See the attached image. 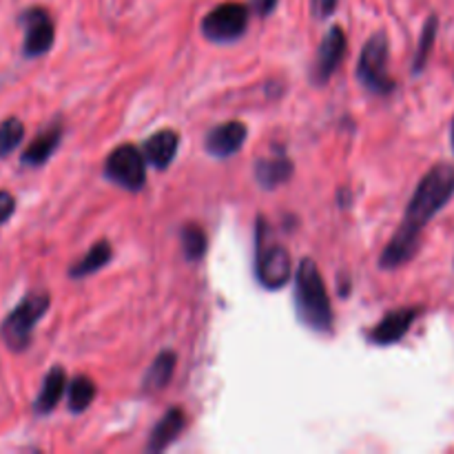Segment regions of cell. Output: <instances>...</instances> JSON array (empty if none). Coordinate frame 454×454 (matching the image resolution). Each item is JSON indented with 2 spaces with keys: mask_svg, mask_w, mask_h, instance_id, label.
<instances>
[{
  "mask_svg": "<svg viewBox=\"0 0 454 454\" xmlns=\"http://www.w3.org/2000/svg\"><path fill=\"white\" fill-rule=\"evenodd\" d=\"M454 198V167L448 162L434 164L415 189L411 204L406 208L402 226L393 235L388 247L381 253L380 266L386 270H395L408 264L417 255L421 244V233L428 222L448 207Z\"/></svg>",
  "mask_w": 454,
  "mask_h": 454,
  "instance_id": "1",
  "label": "cell"
},
{
  "mask_svg": "<svg viewBox=\"0 0 454 454\" xmlns=\"http://www.w3.org/2000/svg\"><path fill=\"white\" fill-rule=\"evenodd\" d=\"M295 306L300 319L310 331H333V306L331 300H328L326 284H324L317 264L310 257L301 260L300 269H297Z\"/></svg>",
  "mask_w": 454,
  "mask_h": 454,
  "instance_id": "2",
  "label": "cell"
},
{
  "mask_svg": "<svg viewBox=\"0 0 454 454\" xmlns=\"http://www.w3.org/2000/svg\"><path fill=\"white\" fill-rule=\"evenodd\" d=\"M49 306H51L49 293H29V295L7 315V319H4L3 326H0V335H3V341L7 344L9 350L22 353V350L29 348L35 324L44 317Z\"/></svg>",
  "mask_w": 454,
  "mask_h": 454,
  "instance_id": "3",
  "label": "cell"
},
{
  "mask_svg": "<svg viewBox=\"0 0 454 454\" xmlns=\"http://www.w3.org/2000/svg\"><path fill=\"white\" fill-rule=\"evenodd\" d=\"M293 273L291 253L278 242H269V226L262 220L257 222V244H255V275L260 284L269 291L286 286Z\"/></svg>",
  "mask_w": 454,
  "mask_h": 454,
  "instance_id": "4",
  "label": "cell"
},
{
  "mask_svg": "<svg viewBox=\"0 0 454 454\" xmlns=\"http://www.w3.org/2000/svg\"><path fill=\"white\" fill-rule=\"evenodd\" d=\"M388 56L390 47L386 31H377L375 35H371L359 56V82L377 96H390L395 91V80L388 75Z\"/></svg>",
  "mask_w": 454,
  "mask_h": 454,
  "instance_id": "5",
  "label": "cell"
},
{
  "mask_svg": "<svg viewBox=\"0 0 454 454\" xmlns=\"http://www.w3.org/2000/svg\"><path fill=\"white\" fill-rule=\"evenodd\" d=\"M105 176L127 191H140L146 182L145 153L137 146L122 145L105 162Z\"/></svg>",
  "mask_w": 454,
  "mask_h": 454,
  "instance_id": "6",
  "label": "cell"
},
{
  "mask_svg": "<svg viewBox=\"0 0 454 454\" xmlns=\"http://www.w3.org/2000/svg\"><path fill=\"white\" fill-rule=\"evenodd\" d=\"M248 7L242 3H222L204 18L202 31L213 43H233L247 31Z\"/></svg>",
  "mask_w": 454,
  "mask_h": 454,
  "instance_id": "7",
  "label": "cell"
},
{
  "mask_svg": "<svg viewBox=\"0 0 454 454\" xmlns=\"http://www.w3.org/2000/svg\"><path fill=\"white\" fill-rule=\"evenodd\" d=\"M22 25H25V44L22 51L27 58H38L51 49L56 31H53V20L44 9H27L22 13Z\"/></svg>",
  "mask_w": 454,
  "mask_h": 454,
  "instance_id": "8",
  "label": "cell"
},
{
  "mask_svg": "<svg viewBox=\"0 0 454 454\" xmlns=\"http://www.w3.org/2000/svg\"><path fill=\"white\" fill-rule=\"evenodd\" d=\"M346 53V34L341 27H333L326 34V38L319 44L317 58H315L313 74H310V80L315 84H326L331 80V75L335 74L337 67H340L341 58Z\"/></svg>",
  "mask_w": 454,
  "mask_h": 454,
  "instance_id": "9",
  "label": "cell"
},
{
  "mask_svg": "<svg viewBox=\"0 0 454 454\" xmlns=\"http://www.w3.org/2000/svg\"><path fill=\"white\" fill-rule=\"evenodd\" d=\"M424 313L421 306H406V309L390 310L380 324L371 331V341L377 346H390L397 344L399 340L408 335L412 324L419 319V315Z\"/></svg>",
  "mask_w": 454,
  "mask_h": 454,
  "instance_id": "10",
  "label": "cell"
},
{
  "mask_svg": "<svg viewBox=\"0 0 454 454\" xmlns=\"http://www.w3.org/2000/svg\"><path fill=\"white\" fill-rule=\"evenodd\" d=\"M244 140H247V127L233 120V122H224L213 129V131H208L204 146L215 158H229V155L238 153L242 149Z\"/></svg>",
  "mask_w": 454,
  "mask_h": 454,
  "instance_id": "11",
  "label": "cell"
},
{
  "mask_svg": "<svg viewBox=\"0 0 454 454\" xmlns=\"http://www.w3.org/2000/svg\"><path fill=\"white\" fill-rule=\"evenodd\" d=\"M177 145H180L177 133L171 131V129H162V131L153 133V136L145 142V158L149 160L155 168L164 171V168L173 162V158H176Z\"/></svg>",
  "mask_w": 454,
  "mask_h": 454,
  "instance_id": "12",
  "label": "cell"
},
{
  "mask_svg": "<svg viewBox=\"0 0 454 454\" xmlns=\"http://www.w3.org/2000/svg\"><path fill=\"white\" fill-rule=\"evenodd\" d=\"M60 137H62V124L60 122L49 124V127L44 129V131H40L38 136H35V140L27 146L20 162L25 164V167H40V164H44L53 155L56 146L60 145Z\"/></svg>",
  "mask_w": 454,
  "mask_h": 454,
  "instance_id": "13",
  "label": "cell"
},
{
  "mask_svg": "<svg viewBox=\"0 0 454 454\" xmlns=\"http://www.w3.org/2000/svg\"><path fill=\"white\" fill-rule=\"evenodd\" d=\"M184 426H186L184 411H180V408H171V411H168L167 415L160 419V424L155 426L153 433H151V439H149V446H146V450H149V452H162L164 448L171 446V443L176 442L177 437H180V433L184 430Z\"/></svg>",
  "mask_w": 454,
  "mask_h": 454,
  "instance_id": "14",
  "label": "cell"
},
{
  "mask_svg": "<svg viewBox=\"0 0 454 454\" xmlns=\"http://www.w3.org/2000/svg\"><path fill=\"white\" fill-rule=\"evenodd\" d=\"M291 176L293 162L284 155H275V158H264L255 162V177L264 189H275V186L291 180Z\"/></svg>",
  "mask_w": 454,
  "mask_h": 454,
  "instance_id": "15",
  "label": "cell"
},
{
  "mask_svg": "<svg viewBox=\"0 0 454 454\" xmlns=\"http://www.w3.org/2000/svg\"><path fill=\"white\" fill-rule=\"evenodd\" d=\"M65 388H67V375L60 366H56L53 371H49L47 377H44L43 390H40L34 406L35 415H49V412L58 406V402L62 399Z\"/></svg>",
  "mask_w": 454,
  "mask_h": 454,
  "instance_id": "16",
  "label": "cell"
},
{
  "mask_svg": "<svg viewBox=\"0 0 454 454\" xmlns=\"http://www.w3.org/2000/svg\"><path fill=\"white\" fill-rule=\"evenodd\" d=\"M176 353H171V350H164V353H160L158 357H155V362L151 364L149 372H146L145 377V384H142V390L145 393H160V390H164L168 386V381H171L173 372H176Z\"/></svg>",
  "mask_w": 454,
  "mask_h": 454,
  "instance_id": "17",
  "label": "cell"
},
{
  "mask_svg": "<svg viewBox=\"0 0 454 454\" xmlns=\"http://www.w3.org/2000/svg\"><path fill=\"white\" fill-rule=\"evenodd\" d=\"M109 260H111V247H109V242H105V239H102V242L93 244L91 251H89L87 255L78 262V264L71 266L69 275L71 278H87V275L96 273V270H100L102 266L109 264Z\"/></svg>",
  "mask_w": 454,
  "mask_h": 454,
  "instance_id": "18",
  "label": "cell"
},
{
  "mask_svg": "<svg viewBox=\"0 0 454 454\" xmlns=\"http://www.w3.org/2000/svg\"><path fill=\"white\" fill-rule=\"evenodd\" d=\"M437 29H439V16L437 13H430L428 20H426L424 29H421L419 47H417L415 60H412V74L419 75L426 69L430 60V53H433V44L437 40Z\"/></svg>",
  "mask_w": 454,
  "mask_h": 454,
  "instance_id": "19",
  "label": "cell"
},
{
  "mask_svg": "<svg viewBox=\"0 0 454 454\" xmlns=\"http://www.w3.org/2000/svg\"><path fill=\"white\" fill-rule=\"evenodd\" d=\"M93 397H96V384L91 377L78 375L69 384V411L71 412H84L91 406Z\"/></svg>",
  "mask_w": 454,
  "mask_h": 454,
  "instance_id": "20",
  "label": "cell"
},
{
  "mask_svg": "<svg viewBox=\"0 0 454 454\" xmlns=\"http://www.w3.org/2000/svg\"><path fill=\"white\" fill-rule=\"evenodd\" d=\"M25 137V124L18 118H7L0 122V158H7Z\"/></svg>",
  "mask_w": 454,
  "mask_h": 454,
  "instance_id": "21",
  "label": "cell"
},
{
  "mask_svg": "<svg viewBox=\"0 0 454 454\" xmlns=\"http://www.w3.org/2000/svg\"><path fill=\"white\" fill-rule=\"evenodd\" d=\"M182 248L186 260H200L207 253V233L200 226L186 224L182 229Z\"/></svg>",
  "mask_w": 454,
  "mask_h": 454,
  "instance_id": "22",
  "label": "cell"
},
{
  "mask_svg": "<svg viewBox=\"0 0 454 454\" xmlns=\"http://www.w3.org/2000/svg\"><path fill=\"white\" fill-rule=\"evenodd\" d=\"M13 211H16V200H13V195L9 191H0V226L13 215Z\"/></svg>",
  "mask_w": 454,
  "mask_h": 454,
  "instance_id": "23",
  "label": "cell"
},
{
  "mask_svg": "<svg viewBox=\"0 0 454 454\" xmlns=\"http://www.w3.org/2000/svg\"><path fill=\"white\" fill-rule=\"evenodd\" d=\"M340 0H313V13L317 18H328L337 9Z\"/></svg>",
  "mask_w": 454,
  "mask_h": 454,
  "instance_id": "24",
  "label": "cell"
},
{
  "mask_svg": "<svg viewBox=\"0 0 454 454\" xmlns=\"http://www.w3.org/2000/svg\"><path fill=\"white\" fill-rule=\"evenodd\" d=\"M278 3L279 0H251L253 9H255V13H260V16H269V13L278 7Z\"/></svg>",
  "mask_w": 454,
  "mask_h": 454,
  "instance_id": "25",
  "label": "cell"
},
{
  "mask_svg": "<svg viewBox=\"0 0 454 454\" xmlns=\"http://www.w3.org/2000/svg\"><path fill=\"white\" fill-rule=\"evenodd\" d=\"M450 145H452V151H454V118H452V127H450Z\"/></svg>",
  "mask_w": 454,
  "mask_h": 454,
  "instance_id": "26",
  "label": "cell"
}]
</instances>
